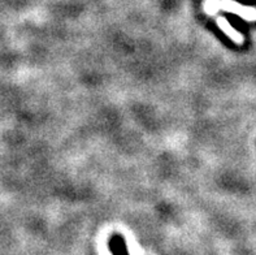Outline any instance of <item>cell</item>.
I'll return each instance as SVG.
<instances>
[{
    "label": "cell",
    "mask_w": 256,
    "mask_h": 255,
    "mask_svg": "<svg viewBox=\"0 0 256 255\" xmlns=\"http://www.w3.org/2000/svg\"><path fill=\"white\" fill-rule=\"evenodd\" d=\"M218 26L221 28V30H222V32H224L225 34L229 37V38H232L233 41H236V42H238V43H240L242 41H244V38H242V37L238 34L237 30H234L225 19H218Z\"/></svg>",
    "instance_id": "obj_2"
},
{
    "label": "cell",
    "mask_w": 256,
    "mask_h": 255,
    "mask_svg": "<svg viewBox=\"0 0 256 255\" xmlns=\"http://www.w3.org/2000/svg\"><path fill=\"white\" fill-rule=\"evenodd\" d=\"M110 250L114 252V255H129L126 250V246H125V242H124L122 237L114 236V238L110 239Z\"/></svg>",
    "instance_id": "obj_3"
},
{
    "label": "cell",
    "mask_w": 256,
    "mask_h": 255,
    "mask_svg": "<svg viewBox=\"0 0 256 255\" xmlns=\"http://www.w3.org/2000/svg\"><path fill=\"white\" fill-rule=\"evenodd\" d=\"M207 6L220 7V8H226V10L234 11V12L238 13V15H240V16L244 17V19H255V17L250 16L248 13L256 15V13H255L256 11L252 10V8L242 7V6H240V4L232 2V0H212V2H207Z\"/></svg>",
    "instance_id": "obj_1"
}]
</instances>
